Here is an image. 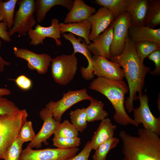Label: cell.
<instances>
[{
	"label": "cell",
	"instance_id": "1",
	"mask_svg": "<svg viewBox=\"0 0 160 160\" xmlns=\"http://www.w3.org/2000/svg\"><path fill=\"white\" fill-rule=\"evenodd\" d=\"M110 60L119 64L124 71L129 91V96L125 101V108L131 113L134 109V101L138 100L137 93H143L145 77L151 68L141 61L135 49L134 42L128 36L122 53L111 57Z\"/></svg>",
	"mask_w": 160,
	"mask_h": 160
},
{
	"label": "cell",
	"instance_id": "2",
	"mask_svg": "<svg viewBox=\"0 0 160 160\" xmlns=\"http://www.w3.org/2000/svg\"><path fill=\"white\" fill-rule=\"evenodd\" d=\"M137 133L135 136L120 132L123 160H160L159 136L144 128L138 129Z\"/></svg>",
	"mask_w": 160,
	"mask_h": 160
},
{
	"label": "cell",
	"instance_id": "3",
	"mask_svg": "<svg viewBox=\"0 0 160 160\" xmlns=\"http://www.w3.org/2000/svg\"><path fill=\"white\" fill-rule=\"evenodd\" d=\"M89 88L103 94L110 101L115 110L113 118L116 122L123 126H139L140 124L130 118L126 111L124 96L129 89L124 81L98 77L92 80Z\"/></svg>",
	"mask_w": 160,
	"mask_h": 160
},
{
	"label": "cell",
	"instance_id": "4",
	"mask_svg": "<svg viewBox=\"0 0 160 160\" xmlns=\"http://www.w3.org/2000/svg\"><path fill=\"white\" fill-rule=\"evenodd\" d=\"M28 116L25 109L12 114L0 115V159H4Z\"/></svg>",
	"mask_w": 160,
	"mask_h": 160
},
{
	"label": "cell",
	"instance_id": "5",
	"mask_svg": "<svg viewBox=\"0 0 160 160\" xmlns=\"http://www.w3.org/2000/svg\"><path fill=\"white\" fill-rule=\"evenodd\" d=\"M17 3L19 8L14 15L13 26L9 29L10 36L15 33L25 36L37 23L34 15L36 10L35 0H20Z\"/></svg>",
	"mask_w": 160,
	"mask_h": 160
},
{
	"label": "cell",
	"instance_id": "6",
	"mask_svg": "<svg viewBox=\"0 0 160 160\" xmlns=\"http://www.w3.org/2000/svg\"><path fill=\"white\" fill-rule=\"evenodd\" d=\"M51 62V74L56 83L65 85L73 79L78 68L75 55L62 54L52 59Z\"/></svg>",
	"mask_w": 160,
	"mask_h": 160
},
{
	"label": "cell",
	"instance_id": "7",
	"mask_svg": "<svg viewBox=\"0 0 160 160\" xmlns=\"http://www.w3.org/2000/svg\"><path fill=\"white\" fill-rule=\"evenodd\" d=\"M62 98L56 101H51L46 107L52 113L53 118L60 122L64 113L74 104L84 100H90L93 98L87 93V89L84 88L76 91L69 90L63 94Z\"/></svg>",
	"mask_w": 160,
	"mask_h": 160
},
{
	"label": "cell",
	"instance_id": "8",
	"mask_svg": "<svg viewBox=\"0 0 160 160\" xmlns=\"http://www.w3.org/2000/svg\"><path fill=\"white\" fill-rule=\"evenodd\" d=\"M79 150L77 147L33 150L26 147L22 150L20 160H65L76 155Z\"/></svg>",
	"mask_w": 160,
	"mask_h": 160
},
{
	"label": "cell",
	"instance_id": "9",
	"mask_svg": "<svg viewBox=\"0 0 160 160\" xmlns=\"http://www.w3.org/2000/svg\"><path fill=\"white\" fill-rule=\"evenodd\" d=\"M138 100H139L140 105L138 107L134 109L133 116L134 121L140 124L142 123L144 128L149 129L160 135V117H155L151 113L148 104V96L145 94H138Z\"/></svg>",
	"mask_w": 160,
	"mask_h": 160
},
{
	"label": "cell",
	"instance_id": "10",
	"mask_svg": "<svg viewBox=\"0 0 160 160\" xmlns=\"http://www.w3.org/2000/svg\"><path fill=\"white\" fill-rule=\"evenodd\" d=\"M131 25V18L126 12L114 20L113 39L109 50L111 57L119 55L123 52Z\"/></svg>",
	"mask_w": 160,
	"mask_h": 160
},
{
	"label": "cell",
	"instance_id": "11",
	"mask_svg": "<svg viewBox=\"0 0 160 160\" xmlns=\"http://www.w3.org/2000/svg\"><path fill=\"white\" fill-rule=\"evenodd\" d=\"M39 115L43 121V125L34 139L28 143L27 147L39 149L41 147L43 143L48 145L47 140L54 134L57 127L60 123L53 118L52 112L46 107L41 110Z\"/></svg>",
	"mask_w": 160,
	"mask_h": 160
},
{
	"label": "cell",
	"instance_id": "12",
	"mask_svg": "<svg viewBox=\"0 0 160 160\" xmlns=\"http://www.w3.org/2000/svg\"><path fill=\"white\" fill-rule=\"evenodd\" d=\"M13 53L16 57L27 61L29 69L36 70L40 74H44L47 72L52 59L47 53L37 54L26 49L15 47Z\"/></svg>",
	"mask_w": 160,
	"mask_h": 160
},
{
	"label": "cell",
	"instance_id": "13",
	"mask_svg": "<svg viewBox=\"0 0 160 160\" xmlns=\"http://www.w3.org/2000/svg\"><path fill=\"white\" fill-rule=\"evenodd\" d=\"M92 59L94 75L113 80H123L124 72L119 64L101 56L93 55Z\"/></svg>",
	"mask_w": 160,
	"mask_h": 160
},
{
	"label": "cell",
	"instance_id": "14",
	"mask_svg": "<svg viewBox=\"0 0 160 160\" xmlns=\"http://www.w3.org/2000/svg\"><path fill=\"white\" fill-rule=\"evenodd\" d=\"M59 23V20L56 18L51 20V25L48 27L42 26L37 23L35 28L31 30L28 33L31 39L30 44L36 46L43 44L45 38L49 37L55 40L57 46H60L62 43L59 40L61 34Z\"/></svg>",
	"mask_w": 160,
	"mask_h": 160
},
{
	"label": "cell",
	"instance_id": "15",
	"mask_svg": "<svg viewBox=\"0 0 160 160\" xmlns=\"http://www.w3.org/2000/svg\"><path fill=\"white\" fill-rule=\"evenodd\" d=\"M62 34L65 40H68L72 45L74 49L73 54L75 55L76 53H81L88 61V65L87 67L82 66L80 68V72L82 78L86 81L92 79L94 77L93 73L92 56V53L87 48V44L84 41L82 43L81 42V37L77 39L71 33H64Z\"/></svg>",
	"mask_w": 160,
	"mask_h": 160
},
{
	"label": "cell",
	"instance_id": "16",
	"mask_svg": "<svg viewBox=\"0 0 160 160\" xmlns=\"http://www.w3.org/2000/svg\"><path fill=\"white\" fill-rule=\"evenodd\" d=\"M91 25L89 39L92 41L108 28L114 20L112 12L107 8L101 7L87 19Z\"/></svg>",
	"mask_w": 160,
	"mask_h": 160
},
{
	"label": "cell",
	"instance_id": "17",
	"mask_svg": "<svg viewBox=\"0 0 160 160\" xmlns=\"http://www.w3.org/2000/svg\"><path fill=\"white\" fill-rule=\"evenodd\" d=\"M113 22L92 43L87 45L88 49L94 55L103 56L108 60L111 59L109 50L113 39Z\"/></svg>",
	"mask_w": 160,
	"mask_h": 160
},
{
	"label": "cell",
	"instance_id": "18",
	"mask_svg": "<svg viewBox=\"0 0 160 160\" xmlns=\"http://www.w3.org/2000/svg\"><path fill=\"white\" fill-rule=\"evenodd\" d=\"M96 12V9L86 4L82 0H74L71 10L66 15L63 23H77L87 20Z\"/></svg>",
	"mask_w": 160,
	"mask_h": 160
},
{
	"label": "cell",
	"instance_id": "19",
	"mask_svg": "<svg viewBox=\"0 0 160 160\" xmlns=\"http://www.w3.org/2000/svg\"><path fill=\"white\" fill-rule=\"evenodd\" d=\"M148 0H126V12L131 18V25H145Z\"/></svg>",
	"mask_w": 160,
	"mask_h": 160
},
{
	"label": "cell",
	"instance_id": "20",
	"mask_svg": "<svg viewBox=\"0 0 160 160\" xmlns=\"http://www.w3.org/2000/svg\"><path fill=\"white\" fill-rule=\"evenodd\" d=\"M116 128V125L113 124L109 118L102 120L90 141L92 150H96L101 144L113 137Z\"/></svg>",
	"mask_w": 160,
	"mask_h": 160
},
{
	"label": "cell",
	"instance_id": "21",
	"mask_svg": "<svg viewBox=\"0 0 160 160\" xmlns=\"http://www.w3.org/2000/svg\"><path fill=\"white\" fill-rule=\"evenodd\" d=\"M128 36L134 42L148 41L160 44V28L152 29L145 25H131Z\"/></svg>",
	"mask_w": 160,
	"mask_h": 160
},
{
	"label": "cell",
	"instance_id": "22",
	"mask_svg": "<svg viewBox=\"0 0 160 160\" xmlns=\"http://www.w3.org/2000/svg\"><path fill=\"white\" fill-rule=\"evenodd\" d=\"M61 34L68 32L82 38L87 45L91 43L89 37L91 31V25L87 20L77 23H59Z\"/></svg>",
	"mask_w": 160,
	"mask_h": 160
},
{
	"label": "cell",
	"instance_id": "23",
	"mask_svg": "<svg viewBox=\"0 0 160 160\" xmlns=\"http://www.w3.org/2000/svg\"><path fill=\"white\" fill-rule=\"evenodd\" d=\"M36 10V15L37 23H41L44 19L46 14L52 7L61 5L70 11L72 8L73 1L72 0H37L35 1Z\"/></svg>",
	"mask_w": 160,
	"mask_h": 160
},
{
	"label": "cell",
	"instance_id": "24",
	"mask_svg": "<svg viewBox=\"0 0 160 160\" xmlns=\"http://www.w3.org/2000/svg\"><path fill=\"white\" fill-rule=\"evenodd\" d=\"M90 101V104L86 108L87 122L102 121L107 117L108 114L104 110V103L94 98Z\"/></svg>",
	"mask_w": 160,
	"mask_h": 160
},
{
	"label": "cell",
	"instance_id": "25",
	"mask_svg": "<svg viewBox=\"0 0 160 160\" xmlns=\"http://www.w3.org/2000/svg\"><path fill=\"white\" fill-rule=\"evenodd\" d=\"M160 24V0H148L145 25L152 29Z\"/></svg>",
	"mask_w": 160,
	"mask_h": 160
},
{
	"label": "cell",
	"instance_id": "26",
	"mask_svg": "<svg viewBox=\"0 0 160 160\" xmlns=\"http://www.w3.org/2000/svg\"><path fill=\"white\" fill-rule=\"evenodd\" d=\"M17 0L4 1L0 0V20L7 23L8 29L11 28L14 23V12Z\"/></svg>",
	"mask_w": 160,
	"mask_h": 160
},
{
	"label": "cell",
	"instance_id": "27",
	"mask_svg": "<svg viewBox=\"0 0 160 160\" xmlns=\"http://www.w3.org/2000/svg\"><path fill=\"white\" fill-rule=\"evenodd\" d=\"M126 0H95L94 3L108 8L112 13L114 20L126 12Z\"/></svg>",
	"mask_w": 160,
	"mask_h": 160
},
{
	"label": "cell",
	"instance_id": "28",
	"mask_svg": "<svg viewBox=\"0 0 160 160\" xmlns=\"http://www.w3.org/2000/svg\"><path fill=\"white\" fill-rule=\"evenodd\" d=\"M134 43L137 54L143 62L144 59L153 52L160 49V44L152 41H144Z\"/></svg>",
	"mask_w": 160,
	"mask_h": 160
},
{
	"label": "cell",
	"instance_id": "29",
	"mask_svg": "<svg viewBox=\"0 0 160 160\" xmlns=\"http://www.w3.org/2000/svg\"><path fill=\"white\" fill-rule=\"evenodd\" d=\"M69 114L71 123L78 132H82L87 127L86 108L83 107L71 110Z\"/></svg>",
	"mask_w": 160,
	"mask_h": 160
},
{
	"label": "cell",
	"instance_id": "30",
	"mask_svg": "<svg viewBox=\"0 0 160 160\" xmlns=\"http://www.w3.org/2000/svg\"><path fill=\"white\" fill-rule=\"evenodd\" d=\"M119 142V139L114 137L101 144L95 150L92 157L93 160H106L108 152L116 147Z\"/></svg>",
	"mask_w": 160,
	"mask_h": 160
},
{
	"label": "cell",
	"instance_id": "31",
	"mask_svg": "<svg viewBox=\"0 0 160 160\" xmlns=\"http://www.w3.org/2000/svg\"><path fill=\"white\" fill-rule=\"evenodd\" d=\"M79 134L75 127L66 120L59 124L54 133V137H78Z\"/></svg>",
	"mask_w": 160,
	"mask_h": 160
},
{
	"label": "cell",
	"instance_id": "32",
	"mask_svg": "<svg viewBox=\"0 0 160 160\" xmlns=\"http://www.w3.org/2000/svg\"><path fill=\"white\" fill-rule=\"evenodd\" d=\"M79 137H54L52 139L53 145L60 148H69L77 147L81 143Z\"/></svg>",
	"mask_w": 160,
	"mask_h": 160
},
{
	"label": "cell",
	"instance_id": "33",
	"mask_svg": "<svg viewBox=\"0 0 160 160\" xmlns=\"http://www.w3.org/2000/svg\"><path fill=\"white\" fill-rule=\"evenodd\" d=\"M33 130L32 122L30 121H26L20 131L18 137L23 143L26 142L31 141L36 136Z\"/></svg>",
	"mask_w": 160,
	"mask_h": 160
},
{
	"label": "cell",
	"instance_id": "34",
	"mask_svg": "<svg viewBox=\"0 0 160 160\" xmlns=\"http://www.w3.org/2000/svg\"><path fill=\"white\" fill-rule=\"evenodd\" d=\"M23 144L18 136L9 149L4 160H20Z\"/></svg>",
	"mask_w": 160,
	"mask_h": 160
},
{
	"label": "cell",
	"instance_id": "35",
	"mask_svg": "<svg viewBox=\"0 0 160 160\" xmlns=\"http://www.w3.org/2000/svg\"><path fill=\"white\" fill-rule=\"evenodd\" d=\"M20 110L13 102L6 98L0 97V115L12 114Z\"/></svg>",
	"mask_w": 160,
	"mask_h": 160
},
{
	"label": "cell",
	"instance_id": "36",
	"mask_svg": "<svg viewBox=\"0 0 160 160\" xmlns=\"http://www.w3.org/2000/svg\"><path fill=\"white\" fill-rule=\"evenodd\" d=\"M92 150L90 141H89L87 142L83 150L79 153L65 160H88Z\"/></svg>",
	"mask_w": 160,
	"mask_h": 160
},
{
	"label": "cell",
	"instance_id": "37",
	"mask_svg": "<svg viewBox=\"0 0 160 160\" xmlns=\"http://www.w3.org/2000/svg\"><path fill=\"white\" fill-rule=\"evenodd\" d=\"M148 59L153 61L156 67L153 71H150L149 72L153 75L160 74V49L157 50L152 53L148 56Z\"/></svg>",
	"mask_w": 160,
	"mask_h": 160
},
{
	"label": "cell",
	"instance_id": "38",
	"mask_svg": "<svg viewBox=\"0 0 160 160\" xmlns=\"http://www.w3.org/2000/svg\"><path fill=\"white\" fill-rule=\"evenodd\" d=\"M12 80L15 81L17 85L22 89L28 90L32 87L31 80L24 75H20L15 79Z\"/></svg>",
	"mask_w": 160,
	"mask_h": 160
},
{
	"label": "cell",
	"instance_id": "39",
	"mask_svg": "<svg viewBox=\"0 0 160 160\" xmlns=\"http://www.w3.org/2000/svg\"><path fill=\"white\" fill-rule=\"evenodd\" d=\"M7 23L3 22H0V38L4 41L10 42L11 41L8 31Z\"/></svg>",
	"mask_w": 160,
	"mask_h": 160
},
{
	"label": "cell",
	"instance_id": "40",
	"mask_svg": "<svg viewBox=\"0 0 160 160\" xmlns=\"http://www.w3.org/2000/svg\"><path fill=\"white\" fill-rule=\"evenodd\" d=\"M2 41L0 38V48L1 47ZM11 63L4 60L0 55V72H2L4 70L5 66H9Z\"/></svg>",
	"mask_w": 160,
	"mask_h": 160
},
{
	"label": "cell",
	"instance_id": "41",
	"mask_svg": "<svg viewBox=\"0 0 160 160\" xmlns=\"http://www.w3.org/2000/svg\"><path fill=\"white\" fill-rule=\"evenodd\" d=\"M10 91L8 89L6 88H0V97L3 96L9 95L11 94Z\"/></svg>",
	"mask_w": 160,
	"mask_h": 160
},
{
	"label": "cell",
	"instance_id": "42",
	"mask_svg": "<svg viewBox=\"0 0 160 160\" xmlns=\"http://www.w3.org/2000/svg\"><path fill=\"white\" fill-rule=\"evenodd\" d=\"M160 94L159 93V96L158 97V98L157 103L158 104V108L159 112L160 111Z\"/></svg>",
	"mask_w": 160,
	"mask_h": 160
}]
</instances>
